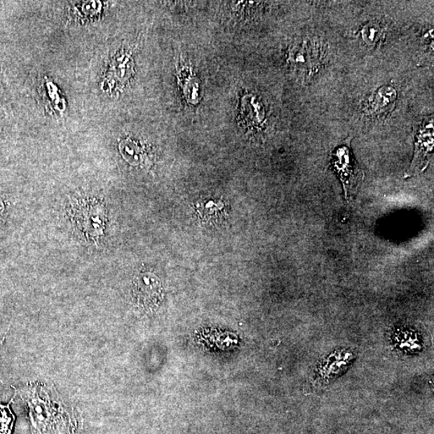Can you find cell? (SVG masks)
<instances>
[{
	"mask_svg": "<svg viewBox=\"0 0 434 434\" xmlns=\"http://www.w3.org/2000/svg\"><path fill=\"white\" fill-rule=\"evenodd\" d=\"M42 398L38 393L37 388L27 387L21 389L19 393L24 398L30 409L31 419L36 430L45 434H57L62 421V407L56 406L49 400V398Z\"/></svg>",
	"mask_w": 434,
	"mask_h": 434,
	"instance_id": "6da1fadb",
	"label": "cell"
},
{
	"mask_svg": "<svg viewBox=\"0 0 434 434\" xmlns=\"http://www.w3.org/2000/svg\"><path fill=\"white\" fill-rule=\"evenodd\" d=\"M332 163L341 181L346 199L355 195L365 179V173L357 164L349 147L342 146L333 153Z\"/></svg>",
	"mask_w": 434,
	"mask_h": 434,
	"instance_id": "7a4b0ae2",
	"label": "cell"
},
{
	"mask_svg": "<svg viewBox=\"0 0 434 434\" xmlns=\"http://www.w3.org/2000/svg\"><path fill=\"white\" fill-rule=\"evenodd\" d=\"M433 119L432 117L426 122L424 121L417 131L414 159L408 171L405 174V178L415 177L425 171L433 157Z\"/></svg>",
	"mask_w": 434,
	"mask_h": 434,
	"instance_id": "3957f363",
	"label": "cell"
},
{
	"mask_svg": "<svg viewBox=\"0 0 434 434\" xmlns=\"http://www.w3.org/2000/svg\"><path fill=\"white\" fill-rule=\"evenodd\" d=\"M133 291L142 308L152 310L161 303V284L158 278L152 273H144L137 278Z\"/></svg>",
	"mask_w": 434,
	"mask_h": 434,
	"instance_id": "277c9868",
	"label": "cell"
},
{
	"mask_svg": "<svg viewBox=\"0 0 434 434\" xmlns=\"http://www.w3.org/2000/svg\"><path fill=\"white\" fill-rule=\"evenodd\" d=\"M397 97L398 93L393 87L384 86L370 97L367 103L365 111L372 117H384L393 111Z\"/></svg>",
	"mask_w": 434,
	"mask_h": 434,
	"instance_id": "5b68a950",
	"label": "cell"
},
{
	"mask_svg": "<svg viewBox=\"0 0 434 434\" xmlns=\"http://www.w3.org/2000/svg\"><path fill=\"white\" fill-rule=\"evenodd\" d=\"M314 43L304 41L291 48L290 59L297 67L315 70L320 60V52Z\"/></svg>",
	"mask_w": 434,
	"mask_h": 434,
	"instance_id": "8992f818",
	"label": "cell"
},
{
	"mask_svg": "<svg viewBox=\"0 0 434 434\" xmlns=\"http://www.w3.org/2000/svg\"><path fill=\"white\" fill-rule=\"evenodd\" d=\"M134 72L133 60L128 54H118L111 63V69L106 79L107 85L113 82L115 84L124 85Z\"/></svg>",
	"mask_w": 434,
	"mask_h": 434,
	"instance_id": "52a82bcc",
	"label": "cell"
},
{
	"mask_svg": "<svg viewBox=\"0 0 434 434\" xmlns=\"http://www.w3.org/2000/svg\"><path fill=\"white\" fill-rule=\"evenodd\" d=\"M196 213L203 222L208 224L222 223L225 217V205L221 201L208 200L197 203Z\"/></svg>",
	"mask_w": 434,
	"mask_h": 434,
	"instance_id": "ba28073f",
	"label": "cell"
},
{
	"mask_svg": "<svg viewBox=\"0 0 434 434\" xmlns=\"http://www.w3.org/2000/svg\"><path fill=\"white\" fill-rule=\"evenodd\" d=\"M119 149L126 161L132 165H139L144 161V151L135 141L128 139L121 142Z\"/></svg>",
	"mask_w": 434,
	"mask_h": 434,
	"instance_id": "9c48e42d",
	"label": "cell"
},
{
	"mask_svg": "<svg viewBox=\"0 0 434 434\" xmlns=\"http://www.w3.org/2000/svg\"><path fill=\"white\" fill-rule=\"evenodd\" d=\"M10 403L0 404V434H11L13 431L15 416L10 409Z\"/></svg>",
	"mask_w": 434,
	"mask_h": 434,
	"instance_id": "30bf717a",
	"label": "cell"
},
{
	"mask_svg": "<svg viewBox=\"0 0 434 434\" xmlns=\"http://www.w3.org/2000/svg\"><path fill=\"white\" fill-rule=\"evenodd\" d=\"M378 27L374 25H369L365 27L364 31L362 32V35L366 43H373L375 41L378 37Z\"/></svg>",
	"mask_w": 434,
	"mask_h": 434,
	"instance_id": "8fae6325",
	"label": "cell"
}]
</instances>
